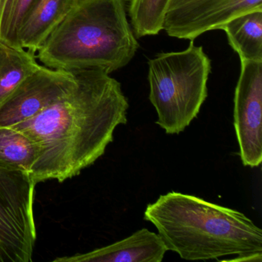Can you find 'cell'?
<instances>
[{"instance_id":"obj_8","label":"cell","mask_w":262,"mask_h":262,"mask_svg":"<svg viewBox=\"0 0 262 262\" xmlns=\"http://www.w3.org/2000/svg\"><path fill=\"white\" fill-rule=\"evenodd\" d=\"M76 83L73 72L40 66L0 105V126L13 127L31 119Z\"/></svg>"},{"instance_id":"obj_12","label":"cell","mask_w":262,"mask_h":262,"mask_svg":"<svg viewBox=\"0 0 262 262\" xmlns=\"http://www.w3.org/2000/svg\"><path fill=\"white\" fill-rule=\"evenodd\" d=\"M36 59L30 50L0 42V105L39 68Z\"/></svg>"},{"instance_id":"obj_13","label":"cell","mask_w":262,"mask_h":262,"mask_svg":"<svg viewBox=\"0 0 262 262\" xmlns=\"http://www.w3.org/2000/svg\"><path fill=\"white\" fill-rule=\"evenodd\" d=\"M36 148L26 135L12 127L0 126V164L31 174Z\"/></svg>"},{"instance_id":"obj_10","label":"cell","mask_w":262,"mask_h":262,"mask_svg":"<svg viewBox=\"0 0 262 262\" xmlns=\"http://www.w3.org/2000/svg\"><path fill=\"white\" fill-rule=\"evenodd\" d=\"M79 0H36L18 35L19 45L36 53Z\"/></svg>"},{"instance_id":"obj_3","label":"cell","mask_w":262,"mask_h":262,"mask_svg":"<svg viewBox=\"0 0 262 262\" xmlns=\"http://www.w3.org/2000/svg\"><path fill=\"white\" fill-rule=\"evenodd\" d=\"M139 47L125 0H79L36 57L55 70L98 69L110 74L128 65Z\"/></svg>"},{"instance_id":"obj_7","label":"cell","mask_w":262,"mask_h":262,"mask_svg":"<svg viewBox=\"0 0 262 262\" xmlns=\"http://www.w3.org/2000/svg\"><path fill=\"white\" fill-rule=\"evenodd\" d=\"M234 125L245 166L262 162V62L241 61L234 93Z\"/></svg>"},{"instance_id":"obj_1","label":"cell","mask_w":262,"mask_h":262,"mask_svg":"<svg viewBox=\"0 0 262 262\" xmlns=\"http://www.w3.org/2000/svg\"><path fill=\"white\" fill-rule=\"evenodd\" d=\"M76 85L31 119L12 128L36 148L35 183L76 177L105 154L119 125L128 122L121 84L98 69L72 70Z\"/></svg>"},{"instance_id":"obj_6","label":"cell","mask_w":262,"mask_h":262,"mask_svg":"<svg viewBox=\"0 0 262 262\" xmlns=\"http://www.w3.org/2000/svg\"><path fill=\"white\" fill-rule=\"evenodd\" d=\"M254 10H262V0H171L162 30L171 37L194 41Z\"/></svg>"},{"instance_id":"obj_4","label":"cell","mask_w":262,"mask_h":262,"mask_svg":"<svg viewBox=\"0 0 262 262\" xmlns=\"http://www.w3.org/2000/svg\"><path fill=\"white\" fill-rule=\"evenodd\" d=\"M211 70V59L194 41L183 51L160 53L148 62L149 100L166 134L182 133L197 117Z\"/></svg>"},{"instance_id":"obj_5","label":"cell","mask_w":262,"mask_h":262,"mask_svg":"<svg viewBox=\"0 0 262 262\" xmlns=\"http://www.w3.org/2000/svg\"><path fill=\"white\" fill-rule=\"evenodd\" d=\"M36 185L30 172L0 164V262L33 261Z\"/></svg>"},{"instance_id":"obj_9","label":"cell","mask_w":262,"mask_h":262,"mask_svg":"<svg viewBox=\"0 0 262 262\" xmlns=\"http://www.w3.org/2000/svg\"><path fill=\"white\" fill-rule=\"evenodd\" d=\"M159 234L142 228L116 243L84 254L57 257L55 262H161L168 251Z\"/></svg>"},{"instance_id":"obj_14","label":"cell","mask_w":262,"mask_h":262,"mask_svg":"<svg viewBox=\"0 0 262 262\" xmlns=\"http://www.w3.org/2000/svg\"><path fill=\"white\" fill-rule=\"evenodd\" d=\"M171 0H130L128 16L136 38L159 34Z\"/></svg>"},{"instance_id":"obj_15","label":"cell","mask_w":262,"mask_h":262,"mask_svg":"<svg viewBox=\"0 0 262 262\" xmlns=\"http://www.w3.org/2000/svg\"><path fill=\"white\" fill-rule=\"evenodd\" d=\"M36 0H0V42L20 47L18 35Z\"/></svg>"},{"instance_id":"obj_11","label":"cell","mask_w":262,"mask_h":262,"mask_svg":"<svg viewBox=\"0 0 262 262\" xmlns=\"http://www.w3.org/2000/svg\"><path fill=\"white\" fill-rule=\"evenodd\" d=\"M241 61L262 62V10L244 13L222 27Z\"/></svg>"},{"instance_id":"obj_2","label":"cell","mask_w":262,"mask_h":262,"mask_svg":"<svg viewBox=\"0 0 262 262\" xmlns=\"http://www.w3.org/2000/svg\"><path fill=\"white\" fill-rule=\"evenodd\" d=\"M144 219L184 260L261 261L262 230L237 210L171 191L147 205Z\"/></svg>"}]
</instances>
